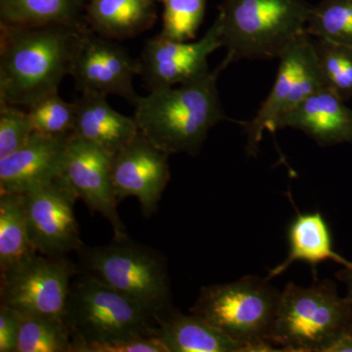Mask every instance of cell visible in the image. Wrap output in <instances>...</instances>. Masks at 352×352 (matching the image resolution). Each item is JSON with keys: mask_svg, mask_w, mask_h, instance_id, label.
Masks as SVG:
<instances>
[{"mask_svg": "<svg viewBox=\"0 0 352 352\" xmlns=\"http://www.w3.org/2000/svg\"><path fill=\"white\" fill-rule=\"evenodd\" d=\"M85 27L0 23V102L29 108L58 92Z\"/></svg>", "mask_w": 352, "mask_h": 352, "instance_id": "obj_1", "label": "cell"}, {"mask_svg": "<svg viewBox=\"0 0 352 352\" xmlns=\"http://www.w3.org/2000/svg\"><path fill=\"white\" fill-rule=\"evenodd\" d=\"M226 68L222 62L195 82L156 88L139 96L133 117L139 131L168 155L199 154L210 129L226 119L217 85Z\"/></svg>", "mask_w": 352, "mask_h": 352, "instance_id": "obj_2", "label": "cell"}, {"mask_svg": "<svg viewBox=\"0 0 352 352\" xmlns=\"http://www.w3.org/2000/svg\"><path fill=\"white\" fill-rule=\"evenodd\" d=\"M312 7L305 0H223L215 19L227 50L223 63L279 59L307 34Z\"/></svg>", "mask_w": 352, "mask_h": 352, "instance_id": "obj_3", "label": "cell"}, {"mask_svg": "<svg viewBox=\"0 0 352 352\" xmlns=\"http://www.w3.org/2000/svg\"><path fill=\"white\" fill-rule=\"evenodd\" d=\"M267 278L248 275L231 283L201 287L190 312L251 352L277 351L270 342L281 292Z\"/></svg>", "mask_w": 352, "mask_h": 352, "instance_id": "obj_4", "label": "cell"}, {"mask_svg": "<svg viewBox=\"0 0 352 352\" xmlns=\"http://www.w3.org/2000/svg\"><path fill=\"white\" fill-rule=\"evenodd\" d=\"M80 272L142 305L157 319L173 309L170 274L163 254L153 248L126 239L76 252Z\"/></svg>", "mask_w": 352, "mask_h": 352, "instance_id": "obj_5", "label": "cell"}, {"mask_svg": "<svg viewBox=\"0 0 352 352\" xmlns=\"http://www.w3.org/2000/svg\"><path fill=\"white\" fill-rule=\"evenodd\" d=\"M64 318L73 340L90 344L155 337L159 332L156 315L83 272L72 281Z\"/></svg>", "mask_w": 352, "mask_h": 352, "instance_id": "obj_6", "label": "cell"}, {"mask_svg": "<svg viewBox=\"0 0 352 352\" xmlns=\"http://www.w3.org/2000/svg\"><path fill=\"white\" fill-rule=\"evenodd\" d=\"M352 324V302L331 280L309 287L286 285L281 292L270 342L278 351L321 352L336 333Z\"/></svg>", "mask_w": 352, "mask_h": 352, "instance_id": "obj_7", "label": "cell"}, {"mask_svg": "<svg viewBox=\"0 0 352 352\" xmlns=\"http://www.w3.org/2000/svg\"><path fill=\"white\" fill-rule=\"evenodd\" d=\"M80 272V265L67 256L36 254L0 273V305L64 318L72 281Z\"/></svg>", "mask_w": 352, "mask_h": 352, "instance_id": "obj_8", "label": "cell"}, {"mask_svg": "<svg viewBox=\"0 0 352 352\" xmlns=\"http://www.w3.org/2000/svg\"><path fill=\"white\" fill-rule=\"evenodd\" d=\"M274 85L252 120L243 122L247 135V153L256 154L265 131H278L287 113L307 96L324 87L320 69L312 45L311 36L303 34L279 58Z\"/></svg>", "mask_w": 352, "mask_h": 352, "instance_id": "obj_9", "label": "cell"}, {"mask_svg": "<svg viewBox=\"0 0 352 352\" xmlns=\"http://www.w3.org/2000/svg\"><path fill=\"white\" fill-rule=\"evenodd\" d=\"M78 199L63 175L23 194L28 233L38 254L67 256L82 247L75 214Z\"/></svg>", "mask_w": 352, "mask_h": 352, "instance_id": "obj_10", "label": "cell"}, {"mask_svg": "<svg viewBox=\"0 0 352 352\" xmlns=\"http://www.w3.org/2000/svg\"><path fill=\"white\" fill-rule=\"evenodd\" d=\"M140 73V60L132 58L113 39L83 28L69 73L82 94L117 95L134 105L139 96L133 80Z\"/></svg>", "mask_w": 352, "mask_h": 352, "instance_id": "obj_11", "label": "cell"}, {"mask_svg": "<svg viewBox=\"0 0 352 352\" xmlns=\"http://www.w3.org/2000/svg\"><path fill=\"white\" fill-rule=\"evenodd\" d=\"M220 47L217 20L198 41H173L159 34L143 48L140 75L150 90L195 82L210 73L208 57Z\"/></svg>", "mask_w": 352, "mask_h": 352, "instance_id": "obj_12", "label": "cell"}, {"mask_svg": "<svg viewBox=\"0 0 352 352\" xmlns=\"http://www.w3.org/2000/svg\"><path fill=\"white\" fill-rule=\"evenodd\" d=\"M168 157L139 131L131 142L111 159V176L118 201L135 197L143 215L151 217L170 180Z\"/></svg>", "mask_w": 352, "mask_h": 352, "instance_id": "obj_13", "label": "cell"}, {"mask_svg": "<svg viewBox=\"0 0 352 352\" xmlns=\"http://www.w3.org/2000/svg\"><path fill=\"white\" fill-rule=\"evenodd\" d=\"M63 176L92 212H99L112 226L113 239L129 237L118 212L111 176V157L75 134L69 136Z\"/></svg>", "mask_w": 352, "mask_h": 352, "instance_id": "obj_14", "label": "cell"}, {"mask_svg": "<svg viewBox=\"0 0 352 352\" xmlns=\"http://www.w3.org/2000/svg\"><path fill=\"white\" fill-rule=\"evenodd\" d=\"M71 134L36 132L22 148L0 159V193L25 194L63 175Z\"/></svg>", "mask_w": 352, "mask_h": 352, "instance_id": "obj_15", "label": "cell"}, {"mask_svg": "<svg viewBox=\"0 0 352 352\" xmlns=\"http://www.w3.org/2000/svg\"><path fill=\"white\" fill-rule=\"evenodd\" d=\"M344 102L328 88H321L287 113L278 129H298L321 146L352 143V110Z\"/></svg>", "mask_w": 352, "mask_h": 352, "instance_id": "obj_16", "label": "cell"}, {"mask_svg": "<svg viewBox=\"0 0 352 352\" xmlns=\"http://www.w3.org/2000/svg\"><path fill=\"white\" fill-rule=\"evenodd\" d=\"M75 104L74 134L96 146L111 159L138 134L135 119L113 110L105 95L82 94Z\"/></svg>", "mask_w": 352, "mask_h": 352, "instance_id": "obj_17", "label": "cell"}, {"mask_svg": "<svg viewBox=\"0 0 352 352\" xmlns=\"http://www.w3.org/2000/svg\"><path fill=\"white\" fill-rule=\"evenodd\" d=\"M157 324V337L166 352H251L247 344L196 314H182L173 308L160 317Z\"/></svg>", "mask_w": 352, "mask_h": 352, "instance_id": "obj_18", "label": "cell"}, {"mask_svg": "<svg viewBox=\"0 0 352 352\" xmlns=\"http://www.w3.org/2000/svg\"><path fill=\"white\" fill-rule=\"evenodd\" d=\"M289 254L285 261L268 271V280L279 276L296 261H303L316 266L331 261L342 267H349L351 261H346L333 250L330 228L319 212L298 214L288 229Z\"/></svg>", "mask_w": 352, "mask_h": 352, "instance_id": "obj_19", "label": "cell"}, {"mask_svg": "<svg viewBox=\"0 0 352 352\" xmlns=\"http://www.w3.org/2000/svg\"><path fill=\"white\" fill-rule=\"evenodd\" d=\"M87 20L92 31L113 41L138 36L154 27V0H90Z\"/></svg>", "mask_w": 352, "mask_h": 352, "instance_id": "obj_20", "label": "cell"}, {"mask_svg": "<svg viewBox=\"0 0 352 352\" xmlns=\"http://www.w3.org/2000/svg\"><path fill=\"white\" fill-rule=\"evenodd\" d=\"M85 0H0V23L25 25H82Z\"/></svg>", "mask_w": 352, "mask_h": 352, "instance_id": "obj_21", "label": "cell"}, {"mask_svg": "<svg viewBox=\"0 0 352 352\" xmlns=\"http://www.w3.org/2000/svg\"><path fill=\"white\" fill-rule=\"evenodd\" d=\"M36 254L28 233L23 194L0 193V273Z\"/></svg>", "mask_w": 352, "mask_h": 352, "instance_id": "obj_22", "label": "cell"}, {"mask_svg": "<svg viewBox=\"0 0 352 352\" xmlns=\"http://www.w3.org/2000/svg\"><path fill=\"white\" fill-rule=\"evenodd\" d=\"M19 314V337L16 352H71L73 332L65 318Z\"/></svg>", "mask_w": 352, "mask_h": 352, "instance_id": "obj_23", "label": "cell"}, {"mask_svg": "<svg viewBox=\"0 0 352 352\" xmlns=\"http://www.w3.org/2000/svg\"><path fill=\"white\" fill-rule=\"evenodd\" d=\"M324 87L344 101L352 98V47L311 38Z\"/></svg>", "mask_w": 352, "mask_h": 352, "instance_id": "obj_24", "label": "cell"}, {"mask_svg": "<svg viewBox=\"0 0 352 352\" xmlns=\"http://www.w3.org/2000/svg\"><path fill=\"white\" fill-rule=\"evenodd\" d=\"M305 32L311 38L352 47V0H322L312 7Z\"/></svg>", "mask_w": 352, "mask_h": 352, "instance_id": "obj_25", "label": "cell"}, {"mask_svg": "<svg viewBox=\"0 0 352 352\" xmlns=\"http://www.w3.org/2000/svg\"><path fill=\"white\" fill-rule=\"evenodd\" d=\"M164 4L161 36L178 41H191L205 18L208 0H162Z\"/></svg>", "mask_w": 352, "mask_h": 352, "instance_id": "obj_26", "label": "cell"}, {"mask_svg": "<svg viewBox=\"0 0 352 352\" xmlns=\"http://www.w3.org/2000/svg\"><path fill=\"white\" fill-rule=\"evenodd\" d=\"M27 109L36 132L51 136L73 133L76 104L64 101L58 92L43 97Z\"/></svg>", "mask_w": 352, "mask_h": 352, "instance_id": "obj_27", "label": "cell"}, {"mask_svg": "<svg viewBox=\"0 0 352 352\" xmlns=\"http://www.w3.org/2000/svg\"><path fill=\"white\" fill-rule=\"evenodd\" d=\"M34 133L28 111L0 102V159L22 148Z\"/></svg>", "mask_w": 352, "mask_h": 352, "instance_id": "obj_28", "label": "cell"}, {"mask_svg": "<svg viewBox=\"0 0 352 352\" xmlns=\"http://www.w3.org/2000/svg\"><path fill=\"white\" fill-rule=\"evenodd\" d=\"M71 352H166L157 336L111 342H83L73 340Z\"/></svg>", "mask_w": 352, "mask_h": 352, "instance_id": "obj_29", "label": "cell"}, {"mask_svg": "<svg viewBox=\"0 0 352 352\" xmlns=\"http://www.w3.org/2000/svg\"><path fill=\"white\" fill-rule=\"evenodd\" d=\"M19 337V314L0 305V352H16Z\"/></svg>", "mask_w": 352, "mask_h": 352, "instance_id": "obj_30", "label": "cell"}, {"mask_svg": "<svg viewBox=\"0 0 352 352\" xmlns=\"http://www.w3.org/2000/svg\"><path fill=\"white\" fill-rule=\"evenodd\" d=\"M321 352H352V324L336 333Z\"/></svg>", "mask_w": 352, "mask_h": 352, "instance_id": "obj_31", "label": "cell"}, {"mask_svg": "<svg viewBox=\"0 0 352 352\" xmlns=\"http://www.w3.org/2000/svg\"><path fill=\"white\" fill-rule=\"evenodd\" d=\"M338 279L346 286V296L352 302V261L349 267H344L337 274Z\"/></svg>", "mask_w": 352, "mask_h": 352, "instance_id": "obj_32", "label": "cell"}, {"mask_svg": "<svg viewBox=\"0 0 352 352\" xmlns=\"http://www.w3.org/2000/svg\"><path fill=\"white\" fill-rule=\"evenodd\" d=\"M155 2H162V0H154Z\"/></svg>", "mask_w": 352, "mask_h": 352, "instance_id": "obj_33", "label": "cell"}]
</instances>
